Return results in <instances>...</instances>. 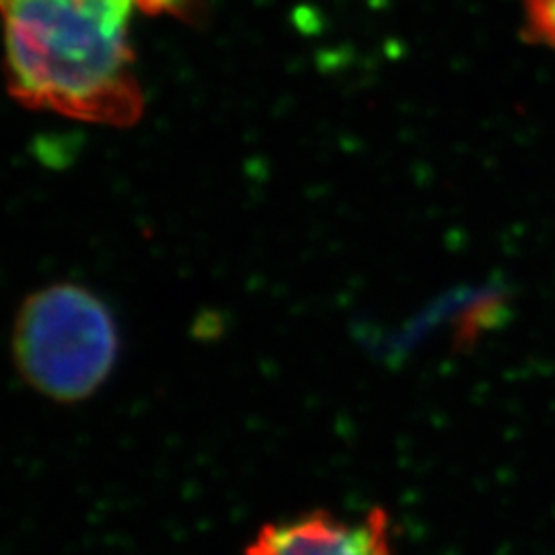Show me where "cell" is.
<instances>
[{"instance_id":"6da1fadb","label":"cell","mask_w":555,"mask_h":555,"mask_svg":"<svg viewBox=\"0 0 555 555\" xmlns=\"http://www.w3.org/2000/svg\"><path fill=\"white\" fill-rule=\"evenodd\" d=\"M140 0H0L4 79L21 105L100 126L139 121L130 25Z\"/></svg>"},{"instance_id":"7a4b0ae2","label":"cell","mask_w":555,"mask_h":555,"mask_svg":"<svg viewBox=\"0 0 555 555\" xmlns=\"http://www.w3.org/2000/svg\"><path fill=\"white\" fill-rule=\"evenodd\" d=\"M21 378L41 397L77 403L95 396L119 354L109 307L87 286L60 282L21 302L11 336Z\"/></svg>"},{"instance_id":"3957f363","label":"cell","mask_w":555,"mask_h":555,"mask_svg":"<svg viewBox=\"0 0 555 555\" xmlns=\"http://www.w3.org/2000/svg\"><path fill=\"white\" fill-rule=\"evenodd\" d=\"M245 555H393L391 520L383 508L358 520L313 511L263 525Z\"/></svg>"},{"instance_id":"277c9868","label":"cell","mask_w":555,"mask_h":555,"mask_svg":"<svg viewBox=\"0 0 555 555\" xmlns=\"http://www.w3.org/2000/svg\"><path fill=\"white\" fill-rule=\"evenodd\" d=\"M525 36L555 54V0H522Z\"/></svg>"}]
</instances>
